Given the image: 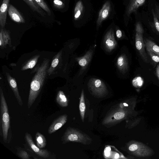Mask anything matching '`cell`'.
Listing matches in <instances>:
<instances>
[{
	"label": "cell",
	"mask_w": 159,
	"mask_h": 159,
	"mask_svg": "<svg viewBox=\"0 0 159 159\" xmlns=\"http://www.w3.org/2000/svg\"><path fill=\"white\" fill-rule=\"evenodd\" d=\"M49 62V59H44L33 78L27 102L28 108L31 107L41 91L47 73Z\"/></svg>",
	"instance_id": "1"
},
{
	"label": "cell",
	"mask_w": 159,
	"mask_h": 159,
	"mask_svg": "<svg viewBox=\"0 0 159 159\" xmlns=\"http://www.w3.org/2000/svg\"><path fill=\"white\" fill-rule=\"evenodd\" d=\"M1 125L2 136L4 143H9L11 138L10 120L8 107L3 90L0 88Z\"/></svg>",
	"instance_id": "2"
},
{
	"label": "cell",
	"mask_w": 159,
	"mask_h": 159,
	"mask_svg": "<svg viewBox=\"0 0 159 159\" xmlns=\"http://www.w3.org/2000/svg\"><path fill=\"white\" fill-rule=\"evenodd\" d=\"M131 110L129 106L121 102L118 107L110 112L102 122L104 125H113L125 119L130 113Z\"/></svg>",
	"instance_id": "3"
},
{
	"label": "cell",
	"mask_w": 159,
	"mask_h": 159,
	"mask_svg": "<svg viewBox=\"0 0 159 159\" xmlns=\"http://www.w3.org/2000/svg\"><path fill=\"white\" fill-rule=\"evenodd\" d=\"M61 141L63 144L73 142L86 145L90 144L92 139L88 135L79 130L69 127L62 136Z\"/></svg>",
	"instance_id": "4"
},
{
	"label": "cell",
	"mask_w": 159,
	"mask_h": 159,
	"mask_svg": "<svg viewBox=\"0 0 159 159\" xmlns=\"http://www.w3.org/2000/svg\"><path fill=\"white\" fill-rule=\"evenodd\" d=\"M135 47L142 58L146 63H148V60L145 51V46L143 39V30L141 24L137 23L135 27Z\"/></svg>",
	"instance_id": "5"
},
{
	"label": "cell",
	"mask_w": 159,
	"mask_h": 159,
	"mask_svg": "<svg viewBox=\"0 0 159 159\" xmlns=\"http://www.w3.org/2000/svg\"><path fill=\"white\" fill-rule=\"evenodd\" d=\"M127 148L132 154L138 157H148L153 152L152 149L144 144L136 141L129 143Z\"/></svg>",
	"instance_id": "6"
},
{
	"label": "cell",
	"mask_w": 159,
	"mask_h": 159,
	"mask_svg": "<svg viewBox=\"0 0 159 159\" xmlns=\"http://www.w3.org/2000/svg\"><path fill=\"white\" fill-rule=\"evenodd\" d=\"M88 83V87L90 91L96 96L103 97L107 93L106 85L101 80L93 78L89 81Z\"/></svg>",
	"instance_id": "7"
},
{
	"label": "cell",
	"mask_w": 159,
	"mask_h": 159,
	"mask_svg": "<svg viewBox=\"0 0 159 159\" xmlns=\"http://www.w3.org/2000/svg\"><path fill=\"white\" fill-rule=\"evenodd\" d=\"M25 139L30 148L36 154L44 159L50 158L52 157V154L46 149H43L39 148L33 141L30 134L26 132L25 134Z\"/></svg>",
	"instance_id": "8"
},
{
	"label": "cell",
	"mask_w": 159,
	"mask_h": 159,
	"mask_svg": "<svg viewBox=\"0 0 159 159\" xmlns=\"http://www.w3.org/2000/svg\"><path fill=\"white\" fill-rule=\"evenodd\" d=\"M104 44L106 49L108 51H111L116 47L117 42L115 39L114 31L112 28L108 31L105 35Z\"/></svg>",
	"instance_id": "9"
},
{
	"label": "cell",
	"mask_w": 159,
	"mask_h": 159,
	"mask_svg": "<svg viewBox=\"0 0 159 159\" xmlns=\"http://www.w3.org/2000/svg\"><path fill=\"white\" fill-rule=\"evenodd\" d=\"M67 117L66 114H64L59 116L54 120L48 129V133L51 134L59 129L66 122Z\"/></svg>",
	"instance_id": "10"
},
{
	"label": "cell",
	"mask_w": 159,
	"mask_h": 159,
	"mask_svg": "<svg viewBox=\"0 0 159 159\" xmlns=\"http://www.w3.org/2000/svg\"><path fill=\"white\" fill-rule=\"evenodd\" d=\"M6 74L10 87L12 90L18 104L20 106H22L23 101L19 92L15 79L11 76L8 73L6 72Z\"/></svg>",
	"instance_id": "11"
},
{
	"label": "cell",
	"mask_w": 159,
	"mask_h": 159,
	"mask_svg": "<svg viewBox=\"0 0 159 159\" xmlns=\"http://www.w3.org/2000/svg\"><path fill=\"white\" fill-rule=\"evenodd\" d=\"M111 9V5L109 1H107L103 5L102 8L99 11L97 23L99 26L104 20L109 16Z\"/></svg>",
	"instance_id": "12"
},
{
	"label": "cell",
	"mask_w": 159,
	"mask_h": 159,
	"mask_svg": "<svg viewBox=\"0 0 159 159\" xmlns=\"http://www.w3.org/2000/svg\"><path fill=\"white\" fill-rule=\"evenodd\" d=\"M10 0H3L0 9V25L2 28L5 26Z\"/></svg>",
	"instance_id": "13"
},
{
	"label": "cell",
	"mask_w": 159,
	"mask_h": 159,
	"mask_svg": "<svg viewBox=\"0 0 159 159\" xmlns=\"http://www.w3.org/2000/svg\"><path fill=\"white\" fill-rule=\"evenodd\" d=\"M8 11L10 18L15 22L18 23L25 22L23 16L12 5L10 4L9 5Z\"/></svg>",
	"instance_id": "14"
},
{
	"label": "cell",
	"mask_w": 159,
	"mask_h": 159,
	"mask_svg": "<svg viewBox=\"0 0 159 159\" xmlns=\"http://www.w3.org/2000/svg\"><path fill=\"white\" fill-rule=\"evenodd\" d=\"M146 0H130L127 7L126 14L129 16L133 12L135 11L139 7L142 6Z\"/></svg>",
	"instance_id": "15"
},
{
	"label": "cell",
	"mask_w": 159,
	"mask_h": 159,
	"mask_svg": "<svg viewBox=\"0 0 159 159\" xmlns=\"http://www.w3.org/2000/svg\"><path fill=\"white\" fill-rule=\"evenodd\" d=\"M117 65L119 70L122 72H125L128 70V63L125 54H122L118 57Z\"/></svg>",
	"instance_id": "16"
},
{
	"label": "cell",
	"mask_w": 159,
	"mask_h": 159,
	"mask_svg": "<svg viewBox=\"0 0 159 159\" xmlns=\"http://www.w3.org/2000/svg\"><path fill=\"white\" fill-rule=\"evenodd\" d=\"M145 48L154 54L159 56V46L152 40L145 39L144 40Z\"/></svg>",
	"instance_id": "17"
},
{
	"label": "cell",
	"mask_w": 159,
	"mask_h": 159,
	"mask_svg": "<svg viewBox=\"0 0 159 159\" xmlns=\"http://www.w3.org/2000/svg\"><path fill=\"white\" fill-rule=\"evenodd\" d=\"M56 101L58 104L61 107H66L68 105V99L62 91L60 90L58 92Z\"/></svg>",
	"instance_id": "18"
},
{
	"label": "cell",
	"mask_w": 159,
	"mask_h": 159,
	"mask_svg": "<svg viewBox=\"0 0 159 159\" xmlns=\"http://www.w3.org/2000/svg\"><path fill=\"white\" fill-rule=\"evenodd\" d=\"M62 51L59 52L53 57L52 61L51 66L47 70V73L48 75L52 74L57 66L61 56Z\"/></svg>",
	"instance_id": "19"
},
{
	"label": "cell",
	"mask_w": 159,
	"mask_h": 159,
	"mask_svg": "<svg viewBox=\"0 0 159 159\" xmlns=\"http://www.w3.org/2000/svg\"><path fill=\"white\" fill-rule=\"evenodd\" d=\"M93 51L90 50L88 51L83 57L76 58L79 64L82 67L86 66L92 57Z\"/></svg>",
	"instance_id": "20"
},
{
	"label": "cell",
	"mask_w": 159,
	"mask_h": 159,
	"mask_svg": "<svg viewBox=\"0 0 159 159\" xmlns=\"http://www.w3.org/2000/svg\"><path fill=\"white\" fill-rule=\"evenodd\" d=\"M23 0L29 6L32 10L37 12L43 16H45V13H44L41 8L35 2L34 0Z\"/></svg>",
	"instance_id": "21"
},
{
	"label": "cell",
	"mask_w": 159,
	"mask_h": 159,
	"mask_svg": "<svg viewBox=\"0 0 159 159\" xmlns=\"http://www.w3.org/2000/svg\"><path fill=\"white\" fill-rule=\"evenodd\" d=\"M40 57V55H37L29 60L22 66L21 70H24L29 69L33 68L37 62L38 60Z\"/></svg>",
	"instance_id": "22"
},
{
	"label": "cell",
	"mask_w": 159,
	"mask_h": 159,
	"mask_svg": "<svg viewBox=\"0 0 159 159\" xmlns=\"http://www.w3.org/2000/svg\"><path fill=\"white\" fill-rule=\"evenodd\" d=\"M84 5L81 1L79 0L76 3L74 11V19L75 20L79 19L84 10Z\"/></svg>",
	"instance_id": "23"
},
{
	"label": "cell",
	"mask_w": 159,
	"mask_h": 159,
	"mask_svg": "<svg viewBox=\"0 0 159 159\" xmlns=\"http://www.w3.org/2000/svg\"><path fill=\"white\" fill-rule=\"evenodd\" d=\"M85 108L86 106L84 98V91L83 89L81 93L79 109L81 118L83 122L84 120Z\"/></svg>",
	"instance_id": "24"
},
{
	"label": "cell",
	"mask_w": 159,
	"mask_h": 159,
	"mask_svg": "<svg viewBox=\"0 0 159 159\" xmlns=\"http://www.w3.org/2000/svg\"><path fill=\"white\" fill-rule=\"evenodd\" d=\"M35 140L36 145L40 148H44L47 144V141L45 137L39 132L35 134Z\"/></svg>",
	"instance_id": "25"
},
{
	"label": "cell",
	"mask_w": 159,
	"mask_h": 159,
	"mask_svg": "<svg viewBox=\"0 0 159 159\" xmlns=\"http://www.w3.org/2000/svg\"><path fill=\"white\" fill-rule=\"evenodd\" d=\"M0 31L2 33V37L5 46H6L7 44L10 45L11 38L9 32L5 29L4 30L3 28L1 29Z\"/></svg>",
	"instance_id": "26"
},
{
	"label": "cell",
	"mask_w": 159,
	"mask_h": 159,
	"mask_svg": "<svg viewBox=\"0 0 159 159\" xmlns=\"http://www.w3.org/2000/svg\"><path fill=\"white\" fill-rule=\"evenodd\" d=\"M37 4L43 9L46 11L49 16L51 15V10L44 0H34Z\"/></svg>",
	"instance_id": "27"
},
{
	"label": "cell",
	"mask_w": 159,
	"mask_h": 159,
	"mask_svg": "<svg viewBox=\"0 0 159 159\" xmlns=\"http://www.w3.org/2000/svg\"><path fill=\"white\" fill-rule=\"evenodd\" d=\"M143 82V80L140 77H136L133 79L132 81V84L135 87L141 86Z\"/></svg>",
	"instance_id": "28"
},
{
	"label": "cell",
	"mask_w": 159,
	"mask_h": 159,
	"mask_svg": "<svg viewBox=\"0 0 159 159\" xmlns=\"http://www.w3.org/2000/svg\"><path fill=\"white\" fill-rule=\"evenodd\" d=\"M17 156L20 158L22 159H30V156L24 150L19 151L17 153Z\"/></svg>",
	"instance_id": "29"
},
{
	"label": "cell",
	"mask_w": 159,
	"mask_h": 159,
	"mask_svg": "<svg viewBox=\"0 0 159 159\" xmlns=\"http://www.w3.org/2000/svg\"><path fill=\"white\" fill-rule=\"evenodd\" d=\"M53 4L54 7L59 9L64 8L65 6L64 3L61 0H54Z\"/></svg>",
	"instance_id": "30"
},
{
	"label": "cell",
	"mask_w": 159,
	"mask_h": 159,
	"mask_svg": "<svg viewBox=\"0 0 159 159\" xmlns=\"http://www.w3.org/2000/svg\"><path fill=\"white\" fill-rule=\"evenodd\" d=\"M147 51L152 61L156 63H159V56L154 54L149 50H147Z\"/></svg>",
	"instance_id": "31"
},
{
	"label": "cell",
	"mask_w": 159,
	"mask_h": 159,
	"mask_svg": "<svg viewBox=\"0 0 159 159\" xmlns=\"http://www.w3.org/2000/svg\"><path fill=\"white\" fill-rule=\"evenodd\" d=\"M152 14L153 16V21L155 27L159 33V20L156 16V15L154 12V10H152Z\"/></svg>",
	"instance_id": "32"
},
{
	"label": "cell",
	"mask_w": 159,
	"mask_h": 159,
	"mask_svg": "<svg viewBox=\"0 0 159 159\" xmlns=\"http://www.w3.org/2000/svg\"><path fill=\"white\" fill-rule=\"evenodd\" d=\"M0 46L1 48L2 49H3L5 48L6 46L3 40L2 33L1 31L0 32Z\"/></svg>",
	"instance_id": "33"
},
{
	"label": "cell",
	"mask_w": 159,
	"mask_h": 159,
	"mask_svg": "<svg viewBox=\"0 0 159 159\" xmlns=\"http://www.w3.org/2000/svg\"><path fill=\"white\" fill-rule=\"evenodd\" d=\"M155 13L159 20V6L158 5H155Z\"/></svg>",
	"instance_id": "34"
},
{
	"label": "cell",
	"mask_w": 159,
	"mask_h": 159,
	"mask_svg": "<svg viewBox=\"0 0 159 159\" xmlns=\"http://www.w3.org/2000/svg\"><path fill=\"white\" fill-rule=\"evenodd\" d=\"M116 35L117 37L120 38H121L122 36V33L121 31L120 30H118L116 31Z\"/></svg>",
	"instance_id": "35"
},
{
	"label": "cell",
	"mask_w": 159,
	"mask_h": 159,
	"mask_svg": "<svg viewBox=\"0 0 159 159\" xmlns=\"http://www.w3.org/2000/svg\"><path fill=\"white\" fill-rule=\"evenodd\" d=\"M156 71V75L158 78L159 82V64H158L157 66Z\"/></svg>",
	"instance_id": "36"
}]
</instances>
